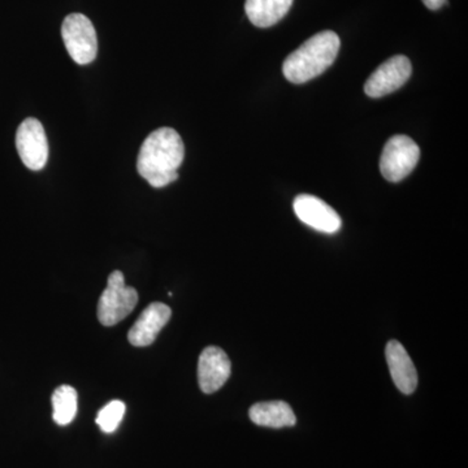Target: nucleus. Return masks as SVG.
Masks as SVG:
<instances>
[{"label": "nucleus", "mask_w": 468, "mask_h": 468, "mask_svg": "<svg viewBox=\"0 0 468 468\" xmlns=\"http://www.w3.org/2000/svg\"><path fill=\"white\" fill-rule=\"evenodd\" d=\"M183 138L172 128H160L147 135L137 158V171L153 187H165L178 178L183 165Z\"/></svg>", "instance_id": "f257e3e1"}, {"label": "nucleus", "mask_w": 468, "mask_h": 468, "mask_svg": "<svg viewBox=\"0 0 468 468\" xmlns=\"http://www.w3.org/2000/svg\"><path fill=\"white\" fill-rule=\"evenodd\" d=\"M340 48V37L332 30L315 34L285 58V79L292 84L311 81L335 63Z\"/></svg>", "instance_id": "f03ea898"}, {"label": "nucleus", "mask_w": 468, "mask_h": 468, "mask_svg": "<svg viewBox=\"0 0 468 468\" xmlns=\"http://www.w3.org/2000/svg\"><path fill=\"white\" fill-rule=\"evenodd\" d=\"M124 275L113 271L109 277V284L101 292L98 303V319L104 326L116 325L135 309L138 292L132 286H125Z\"/></svg>", "instance_id": "7ed1b4c3"}, {"label": "nucleus", "mask_w": 468, "mask_h": 468, "mask_svg": "<svg viewBox=\"0 0 468 468\" xmlns=\"http://www.w3.org/2000/svg\"><path fill=\"white\" fill-rule=\"evenodd\" d=\"M61 37L68 54L80 66L90 64L97 58V32L91 21L84 15L72 14L64 18Z\"/></svg>", "instance_id": "20e7f679"}, {"label": "nucleus", "mask_w": 468, "mask_h": 468, "mask_svg": "<svg viewBox=\"0 0 468 468\" xmlns=\"http://www.w3.org/2000/svg\"><path fill=\"white\" fill-rule=\"evenodd\" d=\"M420 149L408 135L397 134L388 141L380 158V171L385 180L399 183L417 167Z\"/></svg>", "instance_id": "39448f33"}, {"label": "nucleus", "mask_w": 468, "mask_h": 468, "mask_svg": "<svg viewBox=\"0 0 468 468\" xmlns=\"http://www.w3.org/2000/svg\"><path fill=\"white\" fill-rule=\"evenodd\" d=\"M16 147L21 162L32 171H41L48 159V143L45 129L34 117L24 120L17 129Z\"/></svg>", "instance_id": "423d86ee"}, {"label": "nucleus", "mask_w": 468, "mask_h": 468, "mask_svg": "<svg viewBox=\"0 0 468 468\" xmlns=\"http://www.w3.org/2000/svg\"><path fill=\"white\" fill-rule=\"evenodd\" d=\"M412 66L409 58L397 55L388 58L369 76L365 92L371 98H381L399 90L411 77Z\"/></svg>", "instance_id": "0eeeda50"}, {"label": "nucleus", "mask_w": 468, "mask_h": 468, "mask_svg": "<svg viewBox=\"0 0 468 468\" xmlns=\"http://www.w3.org/2000/svg\"><path fill=\"white\" fill-rule=\"evenodd\" d=\"M292 208L302 223L318 232L337 233L343 224L340 215L318 197L301 194L294 199Z\"/></svg>", "instance_id": "6e6552de"}, {"label": "nucleus", "mask_w": 468, "mask_h": 468, "mask_svg": "<svg viewBox=\"0 0 468 468\" xmlns=\"http://www.w3.org/2000/svg\"><path fill=\"white\" fill-rule=\"evenodd\" d=\"M232 365L226 351L217 346H208L202 351L198 362V383L202 392H218L227 383Z\"/></svg>", "instance_id": "1a4fd4ad"}, {"label": "nucleus", "mask_w": 468, "mask_h": 468, "mask_svg": "<svg viewBox=\"0 0 468 468\" xmlns=\"http://www.w3.org/2000/svg\"><path fill=\"white\" fill-rule=\"evenodd\" d=\"M171 316L172 310L167 304L160 303V302L149 304L129 331V343L137 347L150 346L158 337L160 331L167 324Z\"/></svg>", "instance_id": "9d476101"}, {"label": "nucleus", "mask_w": 468, "mask_h": 468, "mask_svg": "<svg viewBox=\"0 0 468 468\" xmlns=\"http://www.w3.org/2000/svg\"><path fill=\"white\" fill-rule=\"evenodd\" d=\"M385 356L396 387L403 394L414 393L418 387V372L405 347L399 341H389Z\"/></svg>", "instance_id": "9b49d317"}, {"label": "nucleus", "mask_w": 468, "mask_h": 468, "mask_svg": "<svg viewBox=\"0 0 468 468\" xmlns=\"http://www.w3.org/2000/svg\"><path fill=\"white\" fill-rule=\"evenodd\" d=\"M249 417L257 426L275 428V430L292 427L297 423V418L291 405L282 401L255 403L249 410Z\"/></svg>", "instance_id": "f8f14e48"}, {"label": "nucleus", "mask_w": 468, "mask_h": 468, "mask_svg": "<svg viewBox=\"0 0 468 468\" xmlns=\"http://www.w3.org/2000/svg\"><path fill=\"white\" fill-rule=\"evenodd\" d=\"M292 5V0H246L245 11L252 26L271 27L286 16Z\"/></svg>", "instance_id": "ddd939ff"}, {"label": "nucleus", "mask_w": 468, "mask_h": 468, "mask_svg": "<svg viewBox=\"0 0 468 468\" xmlns=\"http://www.w3.org/2000/svg\"><path fill=\"white\" fill-rule=\"evenodd\" d=\"M52 409H54L55 423L68 426L72 423L77 414V392L70 385H61L52 394Z\"/></svg>", "instance_id": "4468645a"}, {"label": "nucleus", "mask_w": 468, "mask_h": 468, "mask_svg": "<svg viewBox=\"0 0 468 468\" xmlns=\"http://www.w3.org/2000/svg\"><path fill=\"white\" fill-rule=\"evenodd\" d=\"M124 415L125 403L122 401H111L98 412V417L95 419V421H97L98 426H100L101 432L112 433L115 432L117 427L122 423Z\"/></svg>", "instance_id": "2eb2a0df"}, {"label": "nucleus", "mask_w": 468, "mask_h": 468, "mask_svg": "<svg viewBox=\"0 0 468 468\" xmlns=\"http://www.w3.org/2000/svg\"><path fill=\"white\" fill-rule=\"evenodd\" d=\"M421 2L431 11H437V9L442 8L446 5V0H421Z\"/></svg>", "instance_id": "dca6fc26"}]
</instances>
